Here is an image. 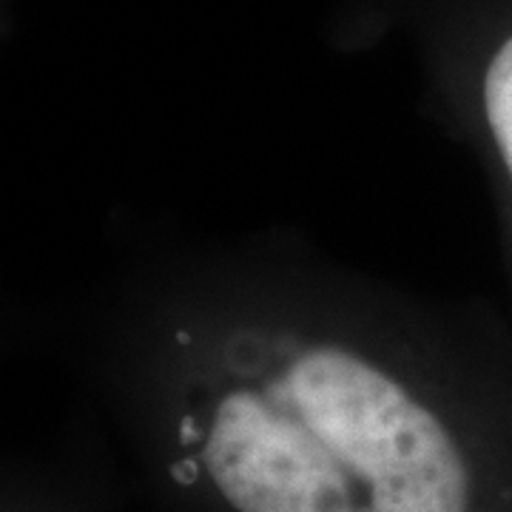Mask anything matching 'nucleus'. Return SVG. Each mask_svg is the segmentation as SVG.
Returning a JSON list of instances; mask_svg holds the SVG:
<instances>
[{
  "label": "nucleus",
  "instance_id": "obj_2",
  "mask_svg": "<svg viewBox=\"0 0 512 512\" xmlns=\"http://www.w3.org/2000/svg\"><path fill=\"white\" fill-rule=\"evenodd\" d=\"M183 441L200 444L202 470L237 512H367L308 424L265 390L228 393L202 433L185 419Z\"/></svg>",
  "mask_w": 512,
  "mask_h": 512
},
{
  "label": "nucleus",
  "instance_id": "obj_1",
  "mask_svg": "<svg viewBox=\"0 0 512 512\" xmlns=\"http://www.w3.org/2000/svg\"><path fill=\"white\" fill-rule=\"evenodd\" d=\"M265 393L308 424L367 512H470V470L447 427L365 359L308 350Z\"/></svg>",
  "mask_w": 512,
  "mask_h": 512
},
{
  "label": "nucleus",
  "instance_id": "obj_3",
  "mask_svg": "<svg viewBox=\"0 0 512 512\" xmlns=\"http://www.w3.org/2000/svg\"><path fill=\"white\" fill-rule=\"evenodd\" d=\"M484 106H487V120L493 128L495 143L512 174V37L495 52L487 69Z\"/></svg>",
  "mask_w": 512,
  "mask_h": 512
}]
</instances>
